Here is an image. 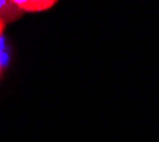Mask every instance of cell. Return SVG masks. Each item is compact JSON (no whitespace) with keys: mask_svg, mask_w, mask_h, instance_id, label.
Wrapping results in <instances>:
<instances>
[{"mask_svg":"<svg viewBox=\"0 0 159 142\" xmlns=\"http://www.w3.org/2000/svg\"><path fill=\"white\" fill-rule=\"evenodd\" d=\"M56 3L57 2H54V0H14V4L21 11H29V13L48 10Z\"/></svg>","mask_w":159,"mask_h":142,"instance_id":"1","label":"cell"},{"mask_svg":"<svg viewBox=\"0 0 159 142\" xmlns=\"http://www.w3.org/2000/svg\"><path fill=\"white\" fill-rule=\"evenodd\" d=\"M23 11L14 4V0H0V20L6 21H14L20 19Z\"/></svg>","mask_w":159,"mask_h":142,"instance_id":"2","label":"cell"},{"mask_svg":"<svg viewBox=\"0 0 159 142\" xmlns=\"http://www.w3.org/2000/svg\"><path fill=\"white\" fill-rule=\"evenodd\" d=\"M4 27H6V23H4L3 20H0V36L3 34V31H4Z\"/></svg>","mask_w":159,"mask_h":142,"instance_id":"3","label":"cell"},{"mask_svg":"<svg viewBox=\"0 0 159 142\" xmlns=\"http://www.w3.org/2000/svg\"><path fill=\"white\" fill-rule=\"evenodd\" d=\"M0 76H2V66H0Z\"/></svg>","mask_w":159,"mask_h":142,"instance_id":"4","label":"cell"}]
</instances>
